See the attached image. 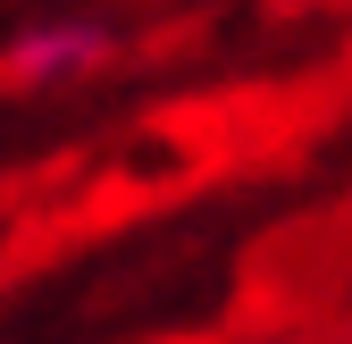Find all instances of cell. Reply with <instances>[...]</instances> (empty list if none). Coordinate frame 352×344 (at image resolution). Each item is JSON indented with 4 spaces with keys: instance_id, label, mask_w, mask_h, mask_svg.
<instances>
[{
    "instance_id": "1",
    "label": "cell",
    "mask_w": 352,
    "mask_h": 344,
    "mask_svg": "<svg viewBox=\"0 0 352 344\" xmlns=\"http://www.w3.org/2000/svg\"><path fill=\"white\" fill-rule=\"evenodd\" d=\"M109 51H118V34H109V25H93V17H51V25L17 34L0 67H9L17 84H76V76H93Z\"/></svg>"
},
{
    "instance_id": "2",
    "label": "cell",
    "mask_w": 352,
    "mask_h": 344,
    "mask_svg": "<svg viewBox=\"0 0 352 344\" xmlns=\"http://www.w3.org/2000/svg\"><path fill=\"white\" fill-rule=\"evenodd\" d=\"M344 344H352V336H344Z\"/></svg>"
}]
</instances>
